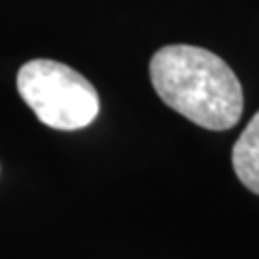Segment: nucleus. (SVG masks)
<instances>
[{
    "label": "nucleus",
    "mask_w": 259,
    "mask_h": 259,
    "mask_svg": "<svg viewBox=\"0 0 259 259\" xmlns=\"http://www.w3.org/2000/svg\"><path fill=\"white\" fill-rule=\"evenodd\" d=\"M149 76L166 106L205 130H229L244 108L242 84L221 56L197 46H164L151 56Z\"/></svg>",
    "instance_id": "obj_1"
},
{
    "label": "nucleus",
    "mask_w": 259,
    "mask_h": 259,
    "mask_svg": "<svg viewBox=\"0 0 259 259\" xmlns=\"http://www.w3.org/2000/svg\"><path fill=\"white\" fill-rule=\"evenodd\" d=\"M18 91L37 119L54 130H82L100 112L93 84L59 61L35 59L22 65Z\"/></svg>",
    "instance_id": "obj_2"
},
{
    "label": "nucleus",
    "mask_w": 259,
    "mask_h": 259,
    "mask_svg": "<svg viewBox=\"0 0 259 259\" xmlns=\"http://www.w3.org/2000/svg\"><path fill=\"white\" fill-rule=\"evenodd\" d=\"M233 171L250 192L259 194V112L248 121L246 130L233 145Z\"/></svg>",
    "instance_id": "obj_3"
}]
</instances>
